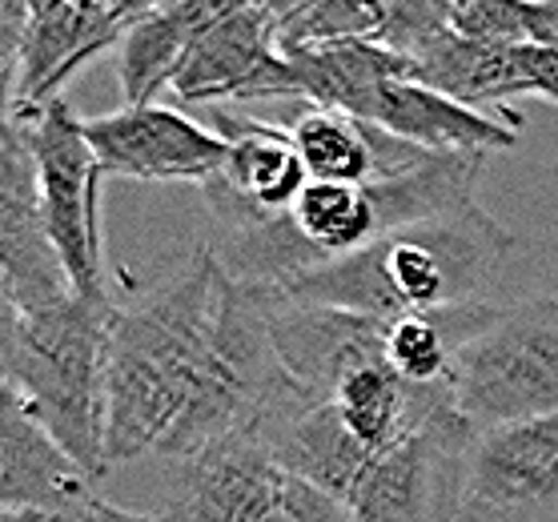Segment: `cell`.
I'll list each match as a JSON object with an SVG mask.
<instances>
[{"mask_svg":"<svg viewBox=\"0 0 558 522\" xmlns=\"http://www.w3.org/2000/svg\"><path fill=\"white\" fill-rule=\"evenodd\" d=\"M166 4H173V0H109V9H113L125 25H133L137 16H149V13H157V9H166Z\"/></svg>","mask_w":558,"mask_h":522,"instance_id":"cell-25","label":"cell"},{"mask_svg":"<svg viewBox=\"0 0 558 522\" xmlns=\"http://www.w3.org/2000/svg\"><path fill=\"white\" fill-rule=\"evenodd\" d=\"M293 230L305 245L322 257V266L333 257H345L386 233L381 209L369 185H338V181H310L302 197L290 209Z\"/></svg>","mask_w":558,"mask_h":522,"instance_id":"cell-21","label":"cell"},{"mask_svg":"<svg viewBox=\"0 0 558 522\" xmlns=\"http://www.w3.org/2000/svg\"><path fill=\"white\" fill-rule=\"evenodd\" d=\"M350 117L369 121V125L386 129V133L410 141L418 149H430V154L486 157L495 149H514L519 145V129L510 125V117H486L410 77L374 81L354 101Z\"/></svg>","mask_w":558,"mask_h":522,"instance_id":"cell-16","label":"cell"},{"mask_svg":"<svg viewBox=\"0 0 558 522\" xmlns=\"http://www.w3.org/2000/svg\"><path fill=\"white\" fill-rule=\"evenodd\" d=\"M538 4H550V9H558V0H538Z\"/></svg>","mask_w":558,"mask_h":522,"instance_id":"cell-28","label":"cell"},{"mask_svg":"<svg viewBox=\"0 0 558 522\" xmlns=\"http://www.w3.org/2000/svg\"><path fill=\"white\" fill-rule=\"evenodd\" d=\"M507 226H498L483 205L462 214L414 221L402 230L374 238L369 245L302 278L281 286V298L393 321L402 314H438V309L483 302L495 269L510 254Z\"/></svg>","mask_w":558,"mask_h":522,"instance_id":"cell-2","label":"cell"},{"mask_svg":"<svg viewBox=\"0 0 558 522\" xmlns=\"http://www.w3.org/2000/svg\"><path fill=\"white\" fill-rule=\"evenodd\" d=\"M414 73L426 89L446 93L450 101L470 105L483 113V105H502L510 97H526V45H490V40H470L462 33H446L434 49L414 57Z\"/></svg>","mask_w":558,"mask_h":522,"instance_id":"cell-20","label":"cell"},{"mask_svg":"<svg viewBox=\"0 0 558 522\" xmlns=\"http://www.w3.org/2000/svg\"><path fill=\"white\" fill-rule=\"evenodd\" d=\"M81 129L101 161L105 178L205 185L221 173L229 157V141L217 129L169 105H121L113 113L81 117Z\"/></svg>","mask_w":558,"mask_h":522,"instance_id":"cell-10","label":"cell"},{"mask_svg":"<svg viewBox=\"0 0 558 522\" xmlns=\"http://www.w3.org/2000/svg\"><path fill=\"white\" fill-rule=\"evenodd\" d=\"M0 522H69V519L49 514V510H33V507H4L0 510Z\"/></svg>","mask_w":558,"mask_h":522,"instance_id":"cell-27","label":"cell"},{"mask_svg":"<svg viewBox=\"0 0 558 522\" xmlns=\"http://www.w3.org/2000/svg\"><path fill=\"white\" fill-rule=\"evenodd\" d=\"M470 422L426 426L381 450L362 474L350 510L357 522H462Z\"/></svg>","mask_w":558,"mask_h":522,"instance_id":"cell-6","label":"cell"},{"mask_svg":"<svg viewBox=\"0 0 558 522\" xmlns=\"http://www.w3.org/2000/svg\"><path fill=\"white\" fill-rule=\"evenodd\" d=\"M233 278L214 245H193L157 281L113 309L105 350L109 471L161 454L193 402L226 318Z\"/></svg>","mask_w":558,"mask_h":522,"instance_id":"cell-1","label":"cell"},{"mask_svg":"<svg viewBox=\"0 0 558 522\" xmlns=\"http://www.w3.org/2000/svg\"><path fill=\"white\" fill-rule=\"evenodd\" d=\"M25 45L13 77L4 81L9 117H33L57 101L76 69L117 49L129 28L109 0H25Z\"/></svg>","mask_w":558,"mask_h":522,"instance_id":"cell-12","label":"cell"},{"mask_svg":"<svg viewBox=\"0 0 558 522\" xmlns=\"http://www.w3.org/2000/svg\"><path fill=\"white\" fill-rule=\"evenodd\" d=\"M173 93L190 105L302 101L290 57L278 45L274 16L257 0H233L193 45Z\"/></svg>","mask_w":558,"mask_h":522,"instance_id":"cell-8","label":"cell"},{"mask_svg":"<svg viewBox=\"0 0 558 522\" xmlns=\"http://www.w3.org/2000/svg\"><path fill=\"white\" fill-rule=\"evenodd\" d=\"M269 298V333L278 345L281 366L302 390L330 398L333 386L350 369L366 362H386V321L345 314L330 306H310L266 290Z\"/></svg>","mask_w":558,"mask_h":522,"instance_id":"cell-13","label":"cell"},{"mask_svg":"<svg viewBox=\"0 0 558 522\" xmlns=\"http://www.w3.org/2000/svg\"><path fill=\"white\" fill-rule=\"evenodd\" d=\"M93 478L81 462L4 390L0 398V510L33 507L69 522H89L101 507Z\"/></svg>","mask_w":558,"mask_h":522,"instance_id":"cell-14","label":"cell"},{"mask_svg":"<svg viewBox=\"0 0 558 522\" xmlns=\"http://www.w3.org/2000/svg\"><path fill=\"white\" fill-rule=\"evenodd\" d=\"M117 306L69 298L49 309L4 306V390L73 454L93 478L105 459V350Z\"/></svg>","mask_w":558,"mask_h":522,"instance_id":"cell-3","label":"cell"},{"mask_svg":"<svg viewBox=\"0 0 558 522\" xmlns=\"http://www.w3.org/2000/svg\"><path fill=\"white\" fill-rule=\"evenodd\" d=\"M290 133L310 169V181H338V185H369V181L393 178L430 154L369 121H357L338 109H317V105H305L293 117Z\"/></svg>","mask_w":558,"mask_h":522,"instance_id":"cell-17","label":"cell"},{"mask_svg":"<svg viewBox=\"0 0 558 522\" xmlns=\"http://www.w3.org/2000/svg\"><path fill=\"white\" fill-rule=\"evenodd\" d=\"M89 522H161V519H157V514H133V510H121L101 498V507H97V514H93Z\"/></svg>","mask_w":558,"mask_h":522,"instance_id":"cell-26","label":"cell"},{"mask_svg":"<svg viewBox=\"0 0 558 522\" xmlns=\"http://www.w3.org/2000/svg\"><path fill=\"white\" fill-rule=\"evenodd\" d=\"M290 474L257 434H238L178 459L161 522H281Z\"/></svg>","mask_w":558,"mask_h":522,"instance_id":"cell-11","label":"cell"},{"mask_svg":"<svg viewBox=\"0 0 558 522\" xmlns=\"http://www.w3.org/2000/svg\"><path fill=\"white\" fill-rule=\"evenodd\" d=\"M462 522H558V414L474 434Z\"/></svg>","mask_w":558,"mask_h":522,"instance_id":"cell-7","label":"cell"},{"mask_svg":"<svg viewBox=\"0 0 558 522\" xmlns=\"http://www.w3.org/2000/svg\"><path fill=\"white\" fill-rule=\"evenodd\" d=\"M454 33L490 45H543L558 37V9L538 0H454Z\"/></svg>","mask_w":558,"mask_h":522,"instance_id":"cell-22","label":"cell"},{"mask_svg":"<svg viewBox=\"0 0 558 522\" xmlns=\"http://www.w3.org/2000/svg\"><path fill=\"white\" fill-rule=\"evenodd\" d=\"M257 438L269 446V454L278 459V466L293 483L342 498L345 507H350L362 474L369 471V462L378 459L369 446L357 442L354 430L345 426L342 410L333 406L330 398H317L302 386L262 422Z\"/></svg>","mask_w":558,"mask_h":522,"instance_id":"cell-15","label":"cell"},{"mask_svg":"<svg viewBox=\"0 0 558 522\" xmlns=\"http://www.w3.org/2000/svg\"><path fill=\"white\" fill-rule=\"evenodd\" d=\"M526 77H531V97H546L558 105V37L526 45Z\"/></svg>","mask_w":558,"mask_h":522,"instance_id":"cell-24","label":"cell"},{"mask_svg":"<svg viewBox=\"0 0 558 522\" xmlns=\"http://www.w3.org/2000/svg\"><path fill=\"white\" fill-rule=\"evenodd\" d=\"M37 157V185L45 221L57 242L76 298L93 306H121L109 286L105 269V242H101V178L105 169L85 141L81 117L73 105L57 97L33 117H21Z\"/></svg>","mask_w":558,"mask_h":522,"instance_id":"cell-5","label":"cell"},{"mask_svg":"<svg viewBox=\"0 0 558 522\" xmlns=\"http://www.w3.org/2000/svg\"><path fill=\"white\" fill-rule=\"evenodd\" d=\"M233 0H173L149 16H137L117 45V81L125 105H157V93L173 89L202 33Z\"/></svg>","mask_w":558,"mask_h":522,"instance_id":"cell-19","label":"cell"},{"mask_svg":"<svg viewBox=\"0 0 558 522\" xmlns=\"http://www.w3.org/2000/svg\"><path fill=\"white\" fill-rule=\"evenodd\" d=\"M281 522H357V519L342 498H330V495H322V490H314V486L293 483L290 478Z\"/></svg>","mask_w":558,"mask_h":522,"instance_id":"cell-23","label":"cell"},{"mask_svg":"<svg viewBox=\"0 0 558 522\" xmlns=\"http://www.w3.org/2000/svg\"><path fill=\"white\" fill-rule=\"evenodd\" d=\"M209 121H217L214 129L229 141V157L217 181L254 209L290 214L293 202L310 185V169L293 145L290 129L250 121V117L229 113V109H209Z\"/></svg>","mask_w":558,"mask_h":522,"instance_id":"cell-18","label":"cell"},{"mask_svg":"<svg viewBox=\"0 0 558 522\" xmlns=\"http://www.w3.org/2000/svg\"><path fill=\"white\" fill-rule=\"evenodd\" d=\"M458 410L474 430L558 414V298L538 293L458 345L450 366Z\"/></svg>","mask_w":558,"mask_h":522,"instance_id":"cell-4","label":"cell"},{"mask_svg":"<svg viewBox=\"0 0 558 522\" xmlns=\"http://www.w3.org/2000/svg\"><path fill=\"white\" fill-rule=\"evenodd\" d=\"M0 290L4 306L21 314L76 298L73 278L45 221L37 157L21 117H4V145H0Z\"/></svg>","mask_w":558,"mask_h":522,"instance_id":"cell-9","label":"cell"}]
</instances>
